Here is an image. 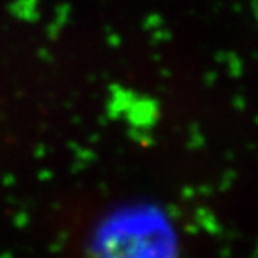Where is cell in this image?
<instances>
[{"label": "cell", "mask_w": 258, "mask_h": 258, "mask_svg": "<svg viewBox=\"0 0 258 258\" xmlns=\"http://www.w3.org/2000/svg\"><path fill=\"white\" fill-rule=\"evenodd\" d=\"M86 258H179V242L166 213L136 202L114 208L89 238Z\"/></svg>", "instance_id": "6da1fadb"}]
</instances>
